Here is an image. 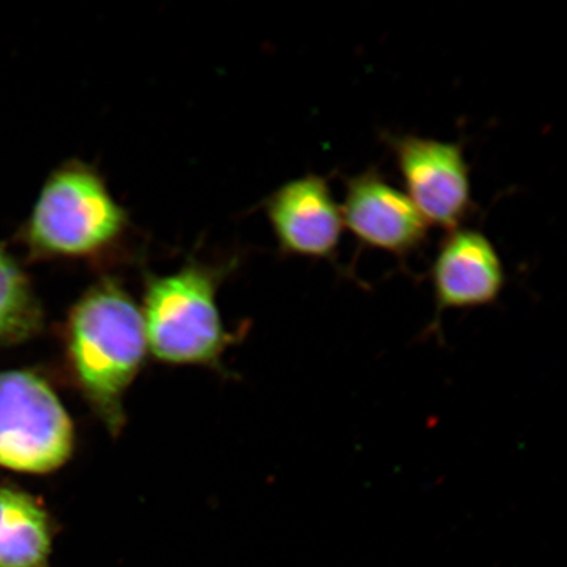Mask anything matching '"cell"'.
Returning a JSON list of instances; mask_svg holds the SVG:
<instances>
[{"instance_id": "6da1fadb", "label": "cell", "mask_w": 567, "mask_h": 567, "mask_svg": "<svg viewBox=\"0 0 567 567\" xmlns=\"http://www.w3.org/2000/svg\"><path fill=\"white\" fill-rule=\"evenodd\" d=\"M65 342L78 386L117 434L125 422L124 395L148 350L141 309L115 281L99 282L71 310Z\"/></svg>"}, {"instance_id": "7a4b0ae2", "label": "cell", "mask_w": 567, "mask_h": 567, "mask_svg": "<svg viewBox=\"0 0 567 567\" xmlns=\"http://www.w3.org/2000/svg\"><path fill=\"white\" fill-rule=\"evenodd\" d=\"M126 226V213L102 176L70 162L47 181L23 238L38 258H92L118 243Z\"/></svg>"}, {"instance_id": "3957f363", "label": "cell", "mask_w": 567, "mask_h": 567, "mask_svg": "<svg viewBox=\"0 0 567 567\" xmlns=\"http://www.w3.org/2000/svg\"><path fill=\"white\" fill-rule=\"evenodd\" d=\"M217 274L190 264L146 281L144 318L147 349L172 364H213L231 336L217 308Z\"/></svg>"}, {"instance_id": "277c9868", "label": "cell", "mask_w": 567, "mask_h": 567, "mask_svg": "<svg viewBox=\"0 0 567 567\" xmlns=\"http://www.w3.org/2000/svg\"><path fill=\"white\" fill-rule=\"evenodd\" d=\"M73 450V423L51 385L30 371L0 372V466L51 473Z\"/></svg>"}, {"instance_id": "5b68a950", "label": "cell", "mask_w": 567, "mask_h": 567, "mask_svg": "<svg viewBox=\"0 0 567 567\" xmlns=\"http://www.w3.org/2000/svg\"><path fill=\"white\" fill-rule=\"evenodd\" d=\"M405 194L425 223L445 231L461 228L473 210L471 167L455 142L388 134Z\"/></svg>"}, {"instance_id": "8992f818", "label": "cell", "mask_w": 567, "mask_h": 567, "mask_svg": "<svg viewBox=\"0 0 567 567\" xmlns=\"http://www.w3.org/2000/svg\"><path fill=\"white\" fill-rule=\"evenodd\" d=\"M343 224L361 245L405 259L427 240L429 224L378 168L346 177Z\"/></svg>"}, {"instance_id": "52a82bcc", "label": "cell", "mask_w": 567, "mask_h": 567, "mask_svg": "<svg viewBox=\"0 0 567 567\" xmlns=\"http://www.w3.org/2000/svg\"><path fill=\"white\" fill-rule=\"evenodd\" d=\"M266 212L281 252L336 259L344 224L326 177L309 174L282 184L267 198Z\"/></svg>"}, {"instance_id": "ba28073f", "label": "cell", "mask_w": 567, "mask_h": 567, "mask_svg": "<svg viewBox=\"0 0 567 567\" xmlns=\"http://www.w3.org/2000/svg\"><path fill=\"white\" fill-rule=\"evenodd\" d=\"M431 282L437 315L446 310L491 307L506 286L498 250L484 233L458 228L446 231L432 261Z\"/></svg>"}, {"instance_id": "9c48e42d", "label": "cell", "mask_w": 567, "mask_h": 567, "mask_svg": "<svg viewBox=\"0 0 567 567\" xmlns=\"http://www.w3.org/2000/svg\"><path fill=\"white\" fill-rule=\"evenodd\" d=\"M56 532L54 517L38 496L0 485V567H53Z\"/></svg>"}, {"instance_id": "30bf717a", "label": "cell", "mask_w": 567, "mask_h": 567, "mask_svg": "<svg viewBox=\"0 0 567 567\" xmlns=\"http://www.w3.org/2000/svg\"><path fill=\"white\" fill-rule=\"evenodd\" d=\"M41 326L42 313L30 281L0 245V343L24 342Z\"/></svg>"}]
</instances>
